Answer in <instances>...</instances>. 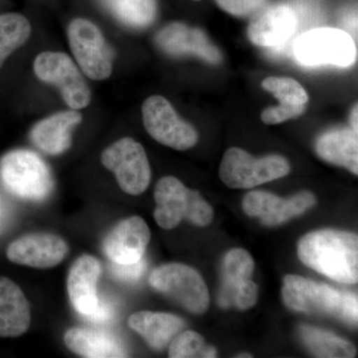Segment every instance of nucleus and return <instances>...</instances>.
Here are the masks:
<instances>
[{"label":"nucleus","mask_w":358,"mask_h":358,"mask_svg":"<svg viewBox=\"0 0 358 358\" xmlns=\"http://www.w3.org/2000/svg\"><path fill=\"white\" fill-rule=\"evenodd\" d=\"M114 308L109 301L103 300L99 301V306L96 307L95 313L88 317V320L98 324H103V322H109L114 317Z\"/></svg>","instance_id":"obj_33"},{"label":"nucleus","mask_w":358,"mask_h":358,"mask_svg":"<svg viewBox=\"0 0 358 358\" xmlns=\"http://www.w3.org/2000/svg\"><path fill=\"white\" fill-rule=\"evenodd\" d=\"M258 300V287L251 280H247L238 287L234 305L239 310H248L256 305Z\"/></svg>","instance_id":"obj_32"},{"label":"nucleus","mask_w":358,"mask_h":358,"mask_svg":"<svg viewBox=\"0 0 358 358\" xmlns=\"http://www.w3.org/2000/svg\"><path fill=\"white\" fill-rule=\"evenodd\" d=\"M216 3L226 13L234 16H248L258 13L267 0H215Z\"/></svg>","instance_id":"obj_29"},{"label":"nucleus","mask_w":358,"mask_h":358,"mask_svg":"<svg viewBox=\"0 0 358 358\" xmlns=\"http://www.w3.org/2000/svg\"><path fill=\"white\" fill-rule=\"evenodd\" d=\"M254 270L252 256L244 249H233L226 254L223 264V285L218 303L222 308L234 305L238 287L250 280Z\"/></svg>","instance_id":"obj_23"},{"label":"nucleus","mask_w":358,"mask_h":358,"mask_svg":"<svg viewBox=\"0 0 358 358\" xmlns=\"http://www.w3.org/2000/svg\"><path fill=\"white\" fill-rule=\"evenodd\" d=\"M101 264L95 257H79L69 271L67 289L73 307L87 319L95 313L100 299L98 296Z\"/></svg>","instance_id":"obj_17"},{"label":"nucleus","mask_w":358,"mask_h":358,"mask_svg":"<svg viewBox=\"0 0 358 358\" xmlns=\"http://www.w3.org/2000/svg\"><path fill=\"white\" fill-rule=\"evenodd\" d=\"M298 25L296 11L287 4H277L264 9L251 21L248 37L253 44L272 48L293 41Z\"/></svg>","instance_id":"obj_16"},{"label":"nucleus","mask_w":358,"mask_h":358,"mask_svg":"<svg viewBox=\"0 0 358 358\" xmlns=\"http://www.w3.org/2000/svg\"><path fill=\"white\" fill-rule=\"evenodd\" d=\"M301 262L343 284L358 281V237L345 231H313L298 243Z\"/></svg>","instance_id":"obj_1"},{"label":"nucleus","mask_w":358,"mask_h":358,"mask_svg":"<svg viewBox=\"0 0 358 358\" xmlns=\"http://www.w3.org/2000/svg\"><path fill=\"white\" fill-rule=\"evenodd\" d=\"M100 2L115 20L131 29H145L152 24L157 16V0H100Z\"/></svg>","instance_id":"obj_24"},{"label":"nucleus","mask_w":358,"mask_h":358,"mask_svg":"<svg viewBox=\"0 0 358 358\" xmlns=\"http://www.w3.org/2000/svg\"><path fill=\"white\" fill-rule=\"evenodd\" d=\"M31 34V25L20 13L0 14V68L7 58L23 46Z\"/></svg>","instance_id":"obj_26"},{"label":"nucleus","mask_w":358,"mask_h":358,"mask_svg":"<svg viewBox=\"0 0 358 358\" xmlns=\"http://www.w3.org/2000/svg\"><path fill=\"white\" fill-rule=\"evenodd\" d=\"M145 270H147V264L143 259L138 262L127 264V265L112 264L113 275L120 281L131 282V284L140 281L141 278L145 274Z\"/></svg>","instance_id":"obj_31"},{"label":"nucleus","mask_w":358,"mask_h":358,"mask_svg":"<svg viewBox=\"0 0 358 358\" xmlns=\"http://www.w3.org/2000/svg\"><path fill=\"white\" fill-rule=\"evenodd\" d=\"M155 200V219L164 229H173L182 219L201 227L209 225L213 219V209L199 192L188 189L173 176H166L157 182Z\"/></svg>","instance_id":"obj_3"},{"label":"nucleus","mask_w":358,"mask_h":358,"mask_svg":"<svg viewBox=\"0 0 358 358\" xmlns=\"http://www.w3.org/2000/svg\"><path fill=\"white\" fill-rule=\"evenodd\" d=\"M282 294L285 303L296 312L327 313L350 324H357V294L338 292L327 285L294 275L285 277Z\"/></svg>","instance_id":"obj_2"},{"label":"nucleus","mask_w":358,"mask_h":358,"mask_svg":"<svg viewBox=\"0 0 358 358\" xmlns=\"http://www.w3.org/2000/svg\"><path fill=\"white\" fill-rule=\"evenodd\" d=\"M71 51L82 72L94 81L112 75L114 53L98 26L85 18H76L68 26Z\"/></svg>","instance_id":"obj_7"},{"label":"nucleus","mask_w":358,"mask_h":358,"mask_svg":"<svg viewBox=\"0 0 358 358\" xmlns=\"http://www.w3.org/2000/svg\"><path fill=\"white\" fill-rule=\"evenodd\" d=\"M0 181L15 196L32 201L48 197L54 185L46 162L27 150H13L2 157Z\"/></svg>","instance_id":"obj_5"},{"label":"nucleus","mask_w":358,"mask_h":358,"mask_svg":"<svg viewBox=\"0 0 358 358\" xmlns=\"http://www.w3.org/2000/svg\"><path fill=\"white\" fill-rule=\"evenodd\" d=\"M345 25L348 27L357 28V14L355 13H350L345 16Z\"/></svg>","instance_id":"obj_34"},{"label":"nucleus","mask_w":358,"mask_h":358,"mask_svg":"<svg viewBox=\"0 0 358 358\" xmlns=\"http://www.w3.org/2000/svg\"><path fill=\"white\" fill-rule=\"evenodd\" d=\"M141 112L148 133L162 145L178 150H189L196 145V129L179 117L164 96H150L143 103Z\"/></svg>","instance_id":"obj_11"},{"label":"nucleus","mask_w":358,"mask_h":358,"mask_svg":"<svg viewBox=\"0 0 358 358\" xmlns=\"http://www.w3.org/2000/svg\"><path fill=\"white\" fill-rule=\"evenodd\" d=\"M293 57L305 67H350L357 60V46L343 30L315 28L294 40Z\"/></svg>","instance_id":"obj_4"},{"label":"nucleus","mask_w":358,"mask_h":358,"mask_svg":"<svg viewBox=\"0 0 358 358\" xmlns=\"http://www.w3.org/2000/svg\"><path fill=\"white\" fill-rule=\"evenodd\" d=\"M103 166L115 173L120 187L131 195H140L150 185L152 171L145 148L131 138H121L103 150Z\"/></svg>","instance_id":"obj_10"},{"label":"nucleus","mask_w":358,"mask_h":358,"mask_svg":"<svg viewBox=\"0 0 358 358\" xmlns=\"http://www.w3.org/2000/svg\"><path fill=\"white\" fill-rule=\"evenodd\" d=\"M239 357V358H241V357H252V355H246V353H245V355H239V357Z\"/></svg>","instance_id":"obj_36"},{"label":"nucleus","mask_w":358,"mask_h":358,"mask_svg":"<svg viewBox=\"0 0 358 358\" xmlns=\"http://www.w3.org/2000/svg\"><path fill=\"white\" fill-rule=\"evenodd\" d=\"M357 106L355 105V107L353 108L352 117H350V122H352V129L355 133H358V126H357Z\"/></svg>","instance_id":"obj_35"},{"label":"nucleus","mask_w":358,"mask_h":358,"mask_svg":"<svg viewBox=\"0 0 358 358\" xmlns=\"http://www.w3.org/2000/svg\"><path fill=\"white\" fill-rule=\"evenodd\" d=\"M195 1H199V0H195Z\"/></svg>","instance_id":"obj_37"},{"label":"nucleus","mask_w":358,"mask_h":358,"mask_svg":"<svg viewBox=\"0 0 358 358\" xmlns=\"http://www.w3.org/2000/svg\"><path fill=\"white\" fill-rule=\"evenodd\" d=\"M69 247L62 238L49 233H34L18 238L9 245L6 256L11 262L37 268L59 265Z\"/></svg>","instance_id":"obj_13"},{"label":"nucleus","mask_w":358,"mask_h":358,"mask_svg":"<svg viewBox=\"0 0 358 358\" xmlns=\"http://www.w3.org/2000/svg\"><path fill=\"white\" fill-rule=\"evenodd\" d=\"M150 241L148 224L138 216L124 219L106 236L103 249L113 263L134 264L141 260Z\"/></svg>","instance_id":"obj_15"},{"label":"nucleus","mask_w":358,"mask_h":358,"mask_svg":"<svg viewBox=\"0 0 358 358\" xmlns=\"http://www.w3.org/2000/svg\"><path fill=\"white\" fill-rule=\"evenodd\" d=\"M291 167L280 155L255 159L239 148H231L224 154L219 176L233 189H246L284 178Z\"/></svg>","instance_id":"obj_6"},{"label":"nucleus","mask_w":358,"mask_h":358,"mask_svg":"<svg viewBox=\"0 0 358 358\" xmlns=\"http://www.w3.org/2000/svg\"><path fill=\"white\" fill-rule=\"evenodd\" d=\"M315 150L322 159L358 174V138L352 129L326 131L317 138Z\"/></svg>","instance_id":"obj_21"},{"label":"nucleus","mask_w":358,"mask_h":358,"mask_svg":"<svg viewBox=\"0 0 358 358\" xmlns=\"http://www.w3.org/2000/svg\"><path fill=\"white\" fill-rule=\"evenodd\" d=\"M64 341L71 352L82 357H126L124 346L114 336L103 331L72 327L64 334Z\"/></svg>","instance_id":"obj_20"},{"label":"nucleus","mask_w":358,"mask_h":358,"mask_svg":"<svg viewBox=\"0 0 358 358\" xmlns=\"http://www.w3.org/2000/svg\"><path fill=\"white\" fill-rule=\"evenodd\" d=\"M150 284L159 293L178 301L192 313H203L209 307V292L197 271L179 263L166 264L155 268Z\"/></svg>","instance_id":"obj_8"},{"label":"nucleus","mask_w":358,"mask_h":358,"mask_svg":"<svg viewBox=\"0 0 358 358\" xmlns=\"http://www.w3.org/2000/svg\"><path fill=\"white\" fill-rule=\"evenodd\" d=\"M35 75L46 84L57 87L72 110L85 109L91 102V91L74 61L62 52H43L35 58Z\"/></svg>","instance_id":"obj_9"},{"label":"nucleus","mask_w":358,"mask_h":358,"mask_svg":"<svg viewBox=\"0 0 358 358\" xmlns=\"http://www.w3.org/2000/svg\"><path fill=\"white\" fill-rule=\"evenodd\" d=\"M83 120L76 110H64L42 120L33 127L32 143L46 154L57 155L69 150L75 127Z\"/></svg>","instance_id":"obj_18"},{"label":"nucleus","mask_w":358,"mask_h":358,"mask_svg":"<svg viewBox=\"0 0 358 358\" xmlns=\"http://www.w3.org/2000/svg\"><path fill=\"white\" fill-rule=\"evenodd\" d=\"M129 326L140 334L148 345L162 350L185 327V320L171 313L138 312L129 317Z\"/></svg>","instance_id":"obj_22"},{"label":"nucleus","mask_w":358,"mask_h":358,"mask_svg":"<svg viewBox=\"0 0 358 358\" xmlns=\"http://www.w3.org/2000/svg\"><path fill=\"white\" fill-rule=\"evenodd\" d=\"M306 107H268L264 110L261 115V120L266 124H278L288 121V120L294 119L300 117L305 113Z\"/></svg>","instance_id":"obj_30"},{"label":"nucleus","mask_w":358,"mask_h":358,"mask_svg":"<svg viewBox=\"0 0 358 358\" xmlns=\"http://www.w3.org/2000/svg\"><path fill=\"white\" fill-rule=\"evenodd\" d=\"M171 358L215 357L216 350L206 346L203 338L192 331L179 334L169 346Z\"/></svg>","instance_id":"obj_28"},{"label":"nucleus","mask_w":358,"mask_h":358,"mask_svg":"<svg viewBox=\"0 0 358 358\" xmlns=\"http://www.w3.org/2000/svg\"><path fill=\"white\" fill-rule=\"evenodd\" d=\"M31 322L29 303L18 285L0 275V336L16 338L28 331Z\"/></svg>","instance_id":"obj_19"},{"label":"nucleus","mask_w":358,"mask_h":358,"mask_svg":"<svg viewBox=\"0 0 358 358\" xmlns=\"http://www.w3.org/2000/svg\"><path fill=\"white\" fill-rule=\"evenodd\" d=\"M300 334L303 343L315 357L352 358L357 355V350L352 343L317 327L301 326Z\"/></svg>","instance_id":"obj_25"},{"label":"nucleus","mask_w":358,"mask_h":358,"mask_svg":"<svg viewBox=\"0 0 358 358\" xmlns=\"http://www.w3.org/2000/svg\"><path fill=\"white\" fill-rule=\"evenodd\" d=\"M262 87L272 93L282 107H306L308 102L306 90L292 78L268 77L262 82Z\"/></svg>","instance_id":"obj_27"},{"label":"nucleus","mask_w":358,"mask_h":358,"mask_svg":"<svg viewBox=\"0 0 358 358\" xmlns=\"http://www.w3.org/2000/svg\"><path fill=\"white\" fill-rule=\"evenodd\" d=\"M155 43L167 55L173 57L194 56L210 64L221 62L220 51L199 28L173 22L160 29Z\"/></svg>","instance_id":"obj_12"},{"label":"nucleus","mask_w":358,"mask_h":358,"mask_svg":"<svg viewBox=\"0 0 358 358\" xmlns=\"http://www.w3.org/2000/svg\"><path fill=\"white\" fill-rule=\"evenodd\" d=\"M315 204V196L310 192L282 199L266 192H249L244 197L243 210L253 217H260L264 225L277 226L301 215Z\"/></svg>","instance_id":"obj_14"}]
</instances>
